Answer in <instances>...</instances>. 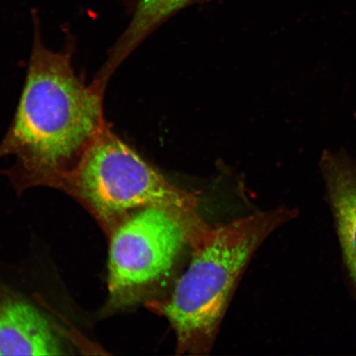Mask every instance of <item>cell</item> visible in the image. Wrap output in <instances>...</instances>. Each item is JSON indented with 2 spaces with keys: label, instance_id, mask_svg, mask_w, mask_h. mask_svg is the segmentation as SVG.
Masks as SVG:
<instances>
[{
  "label": "cell",
  "instance_id": "52a82bcc",
  "mask_svg": "<svg viewBox=\"0 0 356 356\" xmlns=\"http://www.w3.org/2000/svg\"><path fill=\"white\" fill-rule=\"evenodd\" d=\"M130 8L132 17L127 29L115 43L111 56L122 62L150 33L175 13L195 0H122Z\"/></svg>",
  "mask_w": 356,
  "mask_h": 356
},
{
  "label": "cell",
  "instance_id": "6da1fadb",
  "mask_svg": "<svg viewBox=\"0 0 356 356\" xmlns=\"http://www.w3.org/2000/svg\"><path fill=\"white\" fill-rule=\"evenodd\" d=\"M32 15V55L15 118L0 144V158L15 159L8 175L19 189L37 185L60 189L108 126L104 91L79 79L70 52L44 47L37 10Z\"/></svg>",
  "mask_w": 356,
  "mask_h": 356
},
{
  "label": "cell",
  "instance_id": "3957f363",
  "mask_svg": "<svg viewBox=\"0 0 356 356\" xmlns=\"http://www.w3.org/2000/svg\"><path fill=\"white\" fill-rule=\"evenodd\" d=\"M61 190L86 204L108 233L149 207L195 211L197 195L169 182L106 126L84 151Z\"/></svg>",
  "mask_w": 356,
  "mask_h": 356
},
{
  "label": "cell",
  "instance_id": "7a4b0ae2",
  "mask_svg": "<svg viewBox=\"0 0 356 356\" xmlns=\"http://www.w3.org/2000/svg\"><path fill=\"white\" fill-rule=\"evenodd\" d=\"M296 211L258 212L209 227L191 250L188 269L171 295L149 302L175 330L180 354H207L215 342L231 296L257 248Z\"/></svg>",
  "mask_w": 356,
  "mask_h": 356
},
{
  "label": "cell",
  "instance_id": "5b68a950",
  "mask_svg": "<svg viewBox=\"0 0 356 356\" xmlns=\"http://www.w3.org/2000/svg\"><path fill=\"white\" fill-rule=\"evenodd\" d=\"M63 350L41 312L0 286V355H58Z\"/></svg>",
  "mask_w": 356,
  "mask_h": 356
},
{
  "label": "cell",
  "instance_id": "ba28073f",
  "mask_svg": "<svg viewBox=\"0 0 356 356\" xmlns=\"http://www.w3.org/2000/svg\"><path fill=\"white\" fill-rule=\"evenodd\" d=\"M355 118H356V114H355Z\"/></svg>",
  "mask_w": 356,
  "mask_h": 356
},
{
  "label": "cell",
  "instance_id": "8992f818",
  "mask_svg": "<svg viewBox=\"0 0 356 356\" xmlns=\"http://www.w3.org/2000/svg\"><path fill=\"white\" fill-rule=\"evenodd\" d=\"M321 168L344 260L356 289V163L343 152L325 151Z\"/></svg>",
  "mask_w": 356,
  "mask_h": 356
},
{
  "label": "cell",
  "instance_id": "277c9868",
  "mask_svg": "<svg viewBox=\"0 0 356 356\" xmlns=\"http://www.w3.org/2000/svg\"><path fill=\"white\" fill-rule=\"evenodd\" d=\"M209 227L197 211L149 207L131 213L111 233L109 308L122 309L144 300Z\"/></svg>",
  "mask_w": 356,
  "mask_h": 356
}]
</instances>
